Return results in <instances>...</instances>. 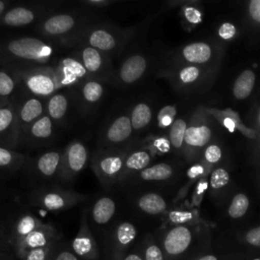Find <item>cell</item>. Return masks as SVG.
I'll return each mask as SVG.
<instances>
[{
	"label": "cell",
	"mask_w": 260,
	"mask_h": 260,
	"mask_svg": "<svg viewBox=\"0 0 260 260\" xmlns=\"http://www.w3.org/2000/svg\"><path fill=\"white\" fill-rule=\"evenodd\" d=\"M73 95L66 91H57L47 100L46 114L52 119L55 125H62L66 122Z\"/></svg>",
	"instance_id": "obj_28"
},
{
	"label": "cell",
	"mask_w": 260,
	"mask_h": 260,
	"mask_svg": "<svg viewBox=\"0 0 260 260\" xmlns=\"http://www.w3.org/2000/svg\"><path fill=\"white\" fill-rule=\"evenodd\" d=\"M44 102V100L29 93L14 101L20 139L28 127L46 114V105Z\"/></svg>",
	"instance_id": "obj_21"
},
{
	"label": "cell",
	"mask_w": 260,
	"mask_h": 260,
	"mask_svg": "<svg viewBox=\"0 0 260 260\" xmlns=\"http://www.w3.org/2000/svg\"><path fill=\"white\" fill-rule=\"evenodd\" d=\"M134 132L131 125L129 108L113 114L100 131L98 148H127L133 142Z\"/></svg>",
	"instance_id": "obj_9"
},
{
	"label": "cell",
	"mask_w": 260,
	"mask_h": 260,
	"mask_svg": "<svg viewBox=\"0 0 260 260\" xmlns=\"http://www.w3.org/2000/svg\"><path fill=\"white\" fill-rule=\"evenodd\" d=\"M148 146L151 148V150L154 152L155 155L166 154L172 148L171 142H170L168 136H157V137L152 138L150 143L148 144Z\"/></svg>",
	"instance_id": "obj_47"
},
{
	"label": "cell",
	"mask_w": 260,
	"mask_h": 260,
	"mask_svg": "<svg viewBox=\"0 0 260 260\" xmlns=\"http://www.w3.org/2000/svg\"><path fill=\"white\" fill-rule=\"evenodd\" d=\"M134 206L143 214L158 216L165 215L168 209V202L164 196L155 192H146L135 197Z\"/></svg>",
	"instance_id": "obj_30"
},
{
	"label": "cell",
	"mask_w": 260,
	"mask_h": 260,
	"mask_svg": "<svg viewBox=\"0 0 260 260\" xmlns=\"http://www.w3.org/2000/svg\"><path fill=\"white\" fill-rule=\"evenodd\" d=\"M104 82L88 78L78 87V105L82 115H88L94 112L104 98Z\"/></svg>",
	"instance_id": "obj_26"
},
{
	"label": "cell",
	"mask_w": 260,
	"mask_h": 260,
	"mask_svg": "<svg viewBox=\"0 0 260 260\" xmlns=\"http://www.w3.org/2000/svg\"><path fill=\"white\" fill-rule=\"evenodd\" d=\"M62 156L63 150L53 149L27 159L24 167H28V174L35 182L39 183L38 187L59 182Z\"/></svg>",
	"instance_id": "obj_12"
},
{
	"label": "cell",
	"mask_w": 260,
	"mask_h": 260,
	"mask_svg": "<svg viewBox=\"0 0 260 260\" xmlns=\"http://www.w3.org/2000/svg\"><path fill=\"white\" fill-rule=\"evenodd\" d=\"M53 4L37 3V4H25L14 6L7 9L0 18V25L2 26H26L38 20H43L50 14Z\"/></svg>",
	"instance_id": "obj_17"
},
{
	"label": "cell",
	"mask_w": 260,
	"mask_h": 260,
	"mask_svg": "<svg viewBox=\"0 0 260 260\" xmlns=\"http://www.w3.org/2000/svg\"><path fill=\"white\" fill-rule=\"evenodd\" d=\"M154 152L148 145L139 144L134 141L127 150V154L124 161V168L120 177L119 183H122L129 177L143 171L144 169L151 166L154 157Z\"/></svg>",
	"instance_id": "obj_23"
},
{
	"label": "cell",
	"mask_w": 260,
	"mask_h": 260,
	"mask_svg": "<svg viewBox=\"0 0 260 260\" xmlns=\"http://www.w3.org/2000/svg\"><path fill=\"white\" fill-rule=\"evenodd\" d=\"M253 130L255 132L256 137H255V140L253 141V145H252V157L255 160L260 155V105H259L258 112L256 115Z\"/></svg>",
	"instance_id": "obj_49"
},
{
	"label": "cell",
	"mask_w": 260,
	"mask_h": 260,
	"mask_svg": "<svg viewBox=\"0 0 260 260\" xmlns=\"http://www.w3.org/2000/svg\"><path fill=\"white\" fill-rule=\"evenodd\" d=\"M177 108L174 105H166L156 114V124L159 129H169L176 120Z\"/></svg>",
	"instance_id": "obj_42"
},
{
	"label": "cell",
	"mask_w": 260,
	"mask_h": 260,
	"mask_svg": "<svg viewBox=\"0 0 260 260\" xmlns=\"http://www.w3.org/2000/svg\"><path fill=\"white\" fill-rule=\"evenodd\" d=\"M51 44L24 37L0 42V67L24 69L48 65L54 56Z\"/></svg>",
	"instance_id": "obj_2"
},
{
	"label": "cell",
	"mask_w": 260,
	"mask_h": 260,
	"mask_svg": "<svg viewBox=\"0 0 260 260\" xmlns=\"http://www.w3.org/2000/svg\"><path fill=\"white\" fill-rule=\"evenodd\" d=\"M43 223V221H41L38 217H36L32 214L26 213L20 215L12 226L11 237L13 246L22 241L27 235H29L31 232L40 228Z\"/></svg>",
	"instance_id": "obj_33"
},
{
	"label": "cell",
	"mask_w": 260,
	"mask_h": 260,
	"mask_svg": "<svg viewBox=\"0 0 260 260\" xmlns=\"http://www.w3.org/2000/svg\"><path fill=\"white\" fill-rule=\"evenodd\" d=\"M28 157L16 150L0 147V176L13 174L24 168Z\"/></svg>",
	"instance_id": "obj_32"
},
{
	"label": "cell",
	"mask_w": 260,
	"mask_h": 260,
	"mask_svg": "<svg viewBox=\"0 0 260 260\" xmlns=\"http://www.w3.org/2000/svg\"><path fill=\"white\" fill-rule=\"evenodd\" d=\"M20 85L16 69L0 67V101H10L11 95Z\"/></svg>",
	"instance_id": "obj_34"
},
{
	"label": "cell",
	"mask_w": 260,
	"mask_h": 260,
	"mask_svg": "<svg viewBox=\"0 0 260 260\" xmlns=\"http://www.w3.org/2000/svg\"><path fill=\"white\" fill-rule=\"evenodd\" d=\"M20 145L14 100L0 109V147L13 149Z\"/></svg>",
	"instance_id": "obj_24"
},
{
	"label": "cell",
	"mask_w": 260,
	"mask_h": 260,
	"mask_svg": "<svg viewBox=\"0 0 260 260\" xmlns=\"http://www.w3.org/2000/svg\"><path fill=\"white\" fill-rule=\"evenodd\" d=\"M71 250L82 260H96L100 258V249L89 226L87 209L82 211L78 232L71 242Z\"/></svg>",
	"instance_id": "obj_20"
},
{
	"label": "cell",
	"mask_w": 260,
	"mask_h": 260,
	"mask_svg": "<svg viewBox=\"0 0 260 260\" xmlns=\"http://www.w3.org/2000/svg\"><path fill=\"white\" fill-rule=\"evenodd\" d=\"M88 199L86 194L65 189L57 184L35 188L29 196L31 205L48 211L67 210Z\"/></svg>",
	"instance_id": "obj_8"
},
{
	"label": "cell",
	"mask_w": 260,
	"mask_h": 260,
	"mask_svg": "<svg viewBox=\"0 0 260 260\" xmlns=\"http://www.w3.org/2000/svg\"><path fill=\"white\" fill-rule=\"evenodd\" d=\"M55 123L52 119L45 114L34 124H31L25 131L20 139L21 144L32 145L35 147L45 145L54 138L55 134Z\"/></svg>",
	"instance_id": "obj_27"
},
{
	"label": "cell",
	"mask_w": 260,
	"mask_h": 260,
	"mask_svg": "<svg viewBox=\"0 0 260 260\" xmlns=\"http://www.w3.org/2000/svg\"><path fill=\"white\" fill-rule=\"evenodd\" d=\"M117 212V202L110 195L98 197L90 206L88 217L96 226L107 225Z\"/></svg>",
	"instance_id": "obj_29"
},
{
	"label": "cell",
	"mask_w": 260,
	"mask_h": 260,
	"mask_svg": "<svg viewBox=\"0 0 260 260\" xmlns=\"http://www.w3.org/2000/svg\"><path fill=\"white\" fill-rule=\"evenodd\" d=\"M114 0H83L80 2V4L84 8L88 9H103L107 8L111 4L115 3Z\"/></svg>",
	"instance_id": "obj_52"
},
{
	"label": "cell",
	"mask_w": 260,
	"mask_h": 260,
	"mask_svg": "<svg viewBox=\"0 0 260 260\" xmlns=\"http://www.w3.org/2000/svg\"><path fill=\"white\" fill-rule=\"evenodd\" d=\"M148 67V57L142 53L134 52L128 55L115 70L112 84L120 88L130 87L145 76Z\"/></svg>",
	"instance_id": "obj_14"
},
{
	"label": "cell",
	"mask_w": 260,
	"mask_h": 260,
	"mask_svg": "<svg viewBox=\"0 0 260 260\" xmlns=\"http://www.w3.org/2000/svg\"><path fill=\"white\" fill-rule=\"evenodd\" d=\"M213 250L242 252L252 257L260 256V223L240 228L220 235L213 241Z\"/></svg>",
	"instance_id": "obj_10"
},
{
	"label": "cell",
	"mask_w": 260,
	"mask_h": 260,
	"mask_svg": "<svg viewBox=\"0 0 260 260\" xmlns=\"http://www.w3.org/2000/svg\"><path fill=\"white\" fill-rule=\"evenodd\" d=\"M230 183V174L223 168L214 169L209 176V188L213 192H219V190L225 188Z\"/></svg>",
	"instance_id": "obj_41"
},
{
	"label": "cell",
	"mask_w": 260,
	"mask_h": 260,
	"mask_svg": "<svg viewBox=\"0 0 260 260\" xmlns=\"http://www.w3.org/2000/svg\"><path fill=\"white\" fill-rule=\"evenodd\" d=\"M256 81L255 72L252 69H246L240 73L233 85V94L237 100L249 98L254 89Z\"/></svg>",
	"instance_id": "obj_35"
},
{
	"label": "cell",
	"mask_w": 260,
	"mask_h": 260,
	"mask_svg": "<svg viewBox=\"0 0 260 260\" xmlns=\"http://www.w3.org/2000/svg\"><path fill=\"white\" fill-rule=\"evenodd\" d=\"M219 49L206 42H195L185 45L179 51H176L171 58V62L185 63L201 67L214 68V60L219 59Z\"/></svg>",
	"instance_id": "obj_16"
},
{
	"label": "cell",
	"mask_w": 260,
	"mask_h": 260,
	"mask_svg": "<svg viewBox=\"0 0 260 260\" xmlns=\"http://www.w3.org/2000/svg\"><path fill=\"white\" fill-rule=\"evenodd\" d=\"M200 222L197 213L192 210L171 209L165 214V226L179 224H193Z\"/></svg>",
	"instance_id": "obj_38"
},
{
	"label": "cell",
	"mask_w": 260,
	"mask_h": 260,
	"mask_svg": "<svg viewBox=\"0 0 260 260\" xmlns=\"http://www.w3.org/2000/svg\"><path fill=\"white\" fill-rule=\"evenodd\" d=\"M138 247L143 260H166L161 246L157 238L152 234L145 235Z\"/></svg>",
	"instance_id": "obj_37"
},
{
	"label": "cell",
	"mask_w": 260,
	"mask_h": 260,
	"mask_svg": "<svg viewBox=\"0 0 260 260\" xmlns=\"http://www.w3.org/2000/svg\"><path fill=\"white\" fill-rule=\"evenodd\" d=\"M54 69L58 90L77 88L89 78L76 53L61 59Z\"/></svg>",
	"instance_id": "obj_19"
},
{
	"label": "cell",
	"mask_w": 260,
	"mask_h": 260,
	"mask_svg": "<svg viewBox=\"0 0 260 260\" xmlns=\"http://www.w3.org/2000/svg\"><path fill=\"white\" fill-rule=\"evenodd\" d=\"M8 5H9V2H7V1H3V0H0V18H1V16L5 13V11L7 10Z\"/></svg>",
	"instance_id": "obj_54"
},
{
	"label": "cell",
	"mask_w": 260,
	"mask_h": 260,
	"mask_svg": "<svg viewBox=\"0 0 260 260\" xmlns=\"http://www.w3.org/2000/svg\"><path fill=\"white\" fill-rule=\"evenodd\" d=\"M156 238L166 260H195L213 251L212 232L201 221L164 226Z\"/></svg>",
	"instance_id": "obj_1"
},
{
	"label": "cell",
	"mask_w": 260,
	"mask_h": 260,
	"mask_svg": "<svg viewBox=\"0 0 260 260\" xmlns=\"http://www.w3.org/2000/svg\"><path fill=\"white\" fill-rule=\"evenodd\" d=\"M222 155V151L219 145L215 143L208 144L203 151V162L210 169L212 166L217 164Z\"/></svg>",
	"instance_id": "obj_44"
},
{
	"label": "cell",
	"mask_w": 260,
	"mask_h": 260,
	"mask_svg": "<svg viewBox=\"0 0 260 260\" xmlns=\"http://www.w3.org/2000/svg\"><path fill=\"white\" fill-rule=\"evenodd\" d=\"M187 124L188 121H186L185 119L177 118L172 126L169 128L168 138L171 142L172 149H174L176 152H182Z\"/></svg>",
	"instance_id": "obj_39"
},
{
	"label": "cell",
	"mask_w": 260,
	"mask_h": 260,
	"mask_svg": "<svg viewBox=\"0 0 260 260\" xmlns=\"http://www.w3.org/2000/svg\"><path fill=\"white\" fill-rule=\"evenodd\" d=\"M247 21L256 28H260V0L249 1L245 8Z\"/></svg>",
	"instance_id": "obj_45"
},
{
	"label": "cell",
	"mask_w": 260,
	"mask_h": 260,
	"mask_svg": "<svg viewBox=\"0 0 260 260\" xmlns=\"http://www.w3.org/2000/svg\"><path fill=\"white\" fill-rule=\"evenodd\" d=\"M174 175V167L168 162H158L149 166L143 171L129 177L118 186L125 190H131L150 183H160L170 180Z\"/></svg>",
	"instance_id": "obj_22"
},
{
	"label": "cell",
	"mask_w": 260,
	"mask_h": 260,
	"mask_svg": "<svg viewBox=\"0 0 260 260\" xmlns=\"http://www.w3.org/2000/svg\"><path fill=\"white\" fill-rule=\"evenodd\" d=\"M57 243L51 244V245L46 246V247H41V248L32 249V250L28 251L24 255V257L21 258V259L22 260H50L51 256L53 254V251H54V249H55V247L57 245Z\"/></svg>",
	"instance_id": "obj_46"
},
{
	"label": "cell",
	"mask_w": 260,
	"mask_h": 260,
	"mask_svg": "<svg viewBox=\"0 0 260 260\" xmlns=\"http://www.w3.org/2000/svg\"><path fill=\"white\" fill-rule=\"evenodd\" d=\"M91 22L92 16L85 12L64 11L49 14L39 21L37 29L55 43L76 47L81 34Z\"/></svg>",
	"instance_id": "obj_3"
},
{
	"label": "cell",
	"mask_w": 260,
	"mask_h": 260,
	"mask_svg": "<svg viewBox=\"0 0 260 260\" xmlns=\"http://www.w3.org/2000/svg\"><path fill=\"white\" fill-rule=\"evenodd\" d=\"M208 170H209L208 167L204 162L203 164H195L188 169L186 176L190 180H197L199 178H202L208 172Z\"/></svg>",
	"instance_id": "obj_50"
},
{
	"label": "cell",
	"mask_w": 260,
	"mask_h": 260,
	"mask_svg": "<svg viewBox=\"0 0 260 260\" xmlns=\"http://www.w3.org/2000/svg\"><path fill=\"white\" fill-rule=\"evenodd\" d=\"M137 237L136 225L129 220L116 223L108 236V252L110 260H123L130 252Z\"/></svg>",
	"instance_id": "obj_18"
},
{
	"label": "cell",
	"mask_w": 260,
	"mask_h": 260,
	"mask_svg": "<svg viewBox=\"0 0 260 260\" xmlns=\"http://www.w3.org/2000/svg\"><path fill=\"white\" fill-rule=\"evenodd\" d=\"M254 162L257 165V167H258V169H259V172H260V155L254 160Z\"/></svg>",
	"instance_id": "obj_55"
},
{
	"label": "cell",
	"mask_w": 260,
	"mask_h": 260,
	"mask_svg": "<svg viewBox=\"0 0 260 260\" xmlns=\"http://www.w3.org/2000/svg\"><path fill=\"white\" fill-rule=\"evenodd\" d=\"M249 258H252V256L242 252H219L213 250L195 260H247Z\"/></svg>",
	"instance_id": "obj_43"
},
{
	"label": "cell",
	"mask_w": 260,
	"mask_h": 260,
	"mask_svg": "<svg viewBox=\"0 0 260 260\" xmlns=\"http://www.w3.org/2000/svg\"><path fill=\"white\" fill-rule=\"evenodd\" d=\"M123 260H143V257H142V254L140 252V249L139 247H137L135 250L133 251H130L125 257Z\"/></svg>",
	"instance_id": "obj_53"
},
{
	"label": "cell",
	"mask_w": 260,
	"mask_h": 260,
	"mask_svg": "<svg viewBox=\"0 0 260 260\" xmlns=\"http://www.w3.org/2000/svg\"><path fill=\"white\" fill-rule=\"evenodd\" d=\"M127 148H96L90 158V167L105 191L118 185L123 172Z\"/></svg>",
	"instance_id": "obj_6"
},
{
	"label": "cell",
	"mask_w": 260,
	"mask_h": 260,
	"mask_svg": "<svg viewBox=\"0 0 260 260\" xmlns=\"http://www.w3.org/2000/svg\"><path fill=\"white\" fill-rule=\"evenodd\" d=\"M237 34V28L233 23L224 22L218 28V36L223 41L232 40Z\"/></svg>",
	"instance_id": "obj_51"
},
{
	"label": "cell",
	"mask_w": 260,
	"mask_h": 260,
	"mask_svg": "<svg viewBox=\"0 0 260 260\" xmlns=\"http://www.w3.org/2000/svg\"><path fill=\"white\" fill-rule=\"evenodd\" d=\"M50 260H79V258L72 252L71 248H64L57 243Z\"/></svg>",
	"instance_id": "obj_48"
},
{
	"label": "cell",
	"mask_w": 260,
	"mask_h": 260,
	"mask_svg": "<svg viewBox=\"0 0 260 260\" xmlns=\"http://www.w3.org/2000/svg\"><path fill=\"white\" fill-rule=\"evenodd\" d=\"M129 115L134 133H142L146 131L152 123L153 111L149 103L139 101L129 107Z\"/></svg>",
	"instance_id": "obj_31"
},
{
	"label": "cell",
	"mask_w": 260,
	"mask_h": 260,
	"mask_svg": "<svg viewBox=\"0 0 260 260\" xmlns=\"http://www.w3.org/2000/svg\"><path fill=\"white\" fill-rule=\"evenodd\" d=\"M20 85L39 99L48 100L58 90L55 69L51 65H42L24 69H16Z\"/></svg>",
	"instance_id": "obj_11"
},
{
	"label": "cell",
	"mask_w": 260,
	"mask_h": 260,
	"mask_svg": "<svg viewBox=\"0 0 260 260\" xmlns=\"http://www.w3.org/2000/svg\"><path fill=\"white\" fill-rule=\"evenodd\" d=\"M210 118L206 108L199 107L188 121L182 148V154L187 160L197 158L211 140L213 129Z\"/></svg>",
	"instance_id": "obj_7"
},
{
	"label": "cell",
	"mask_w": 260,
	"mask_h": 260,
	"mask_svg": "<svg viewBox=\"0 0 260 260\" xmlns=\"http://www.w3.org/2000/svg\"><path fill=\"white\" fill-rule=\"evenodd\" d=\"M247 260H260V256H256V257H252V258H249Z\"/></svg>",
	"instance_id": "obj_57"
},
{
	"label": "cell",
	"mask_w": 260,
	"mask_h": 260,
	"mask_svg": "<svg viewBox=\"0 0 260 260\" xmlns=\"http://www.w3.org/2000/svg\"><path fill=\"white\" fill-rule=\"evenodd\" d=\"M135 26L121 27L105 22H91L81 34L76 48L89 46L113 59L122 54L135 37Z\"/></svg>",
	"instance_id": "obj_4"
},
{
	"label": "cell",
	"mask_w": 260,
	"mask_h": 260,
	"mask_svg": "<svg viewBox=\"0 0 260 260\" xmlns=\"http://www.w3.org/2000/svg\"><path fill=\"white\" fill-rule=\"evenodd\" d=\"M214 74V68L171 62L159 71L158 75L169 80L177 90L191 93L204 89L211 82Z\"/></svg>",
	"instance_id": "obj_5"
},
{
	"label": "cell",
	"mask_w": 260,
	"mask_h": 260,
	"mask_svg": "<svg viewBox=\"0 0 260 260\" xmlns=\"http://www.w3.org/2000/svg\"><path fill=\"white\" fill-rule=\"evenodd\" d=\"M59 238L57 230L52 224L43 223L40 228L31 232L22 241L16 244L14 246V250L21 259L28 251L57 243Z\"/></svg>",
	"instance_id": "obj_25"
},
{
	"label": "cell",
	"mask_w": 260,
	"mask_h": 260,
	"mask_svg": "<svg viewBox=\"0 0 260 260\" xmlns=\"http://www.w3.org/2000/svg\"><path fill=\"white\" fill-rule=\"evenodd\" d=\"M250 208V200L245 193H237L233 196L226 207L225 214L232 221L243 219Z\"/></svg>",
	"instance_id": "obj_36"
},
{
	"label": "cell",
	"mask_w": 260,
	"mask_h": 260,
	"mask_svg": "<svg viewBox=\"0 0 260 260\" xmlns=\"http://www.w3.org/2000/svg\"><path fill=\"white\" fill-rule=\"evenodd\" d=\"M181 7V15L183 22L187 24V26H195L199 24L203 19L202 10L194 5V2L188 1L183 2Z\"/></svg>",
	"instance_id": "obj_40"
},
{
	"label": "cell",
	"mask_w": 260,
	"mask_h": 260,
	"mask_svg": "<svg viewBox=\"0 0 260 260\" xmlns=\"http://www.w3.org/2000/svg\"><path fill=\"white\" fill-rule=\"evenodd\" d=\"M88 161L87 146L80 139L71 140L63 149L59 182L69 183L79 175Z\"/></svg>",
	"instance_id": "obj_15"
},
{
	"label": "cell",
	"mask_w": 260,
	"mask_h": 260,
	"mask_svg": "<svg viewBox=\"0 0 260 260\" xmlns=\"http://www.w3.org/2000/svg\"><path fill=\"white\" fill-rule=\"evenodd\" d=\"M77 49L75 53L84 66L89 78L112 84L116 70L113 67L112 59L100 50L89 46H79Z\"/></svg>",
	"instance_id": "obj_13"
},
{
	"label": "cell",
	"mask_w": 260,
	"mask_h": 260,
	"mask_svg": "<svg viewBox=\"0 0 260 260\" xmlns=\"http://www.w3.org/2000/svg\"><path fill=\"white\" fill-rule=\"evenodd\" d=\"M11 101V100H10ZM10 101H0V109L2 108V107H4L5 105H7Z\"/></svg>",
	"instance_id": "obj_56"
}]
</instances>
